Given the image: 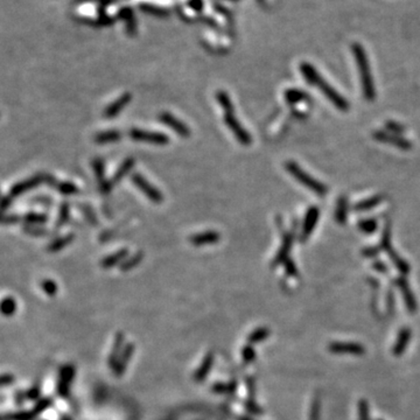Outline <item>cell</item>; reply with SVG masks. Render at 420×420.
<instances>
[{
  "instance_id": "obj_5",
  "label": "cell",
  "mask_w": 420,
  "mask_h": 420,
  "mask_svg": "<svg viewBox=\"0 0 420 420\" xmlns=\"http://www.w3.org/2000/svg\"><path fill=\"white\" fill-rule=\"evenodd\" d=\"M224 123H226L227 126L229 127V130L233 133V136L236 137V139L238 140L239 144L248 146L252 143L251 136H250L248 131L242 126L239 120L237 119V117L235 116V111L226 112V114H224Z\"/></svg>"
},
{
  "instance_id": "obj_11",
  "label": "cell",
  "mask_w": 420,
  "mask_h": 420,
  "mask_svg": "<svg viewBox=\"0 0 420 420\" xmlns=\"http://www.w3.org/2000/svg\"><path fill=\"white\" fill-rule=\"evenodd\" d=\"M328 349L333 354H350L355 356H361L365 352V348L363 345L356 342H332L328 345Z\"/></svg>"
},
{
  "instance_id": "obj_24",
  "label": "cell",
  "mask_w": 420,
  "mask_h": 420,
  "mask_svg": "<svg viewBox=\"0 0 420 420\" xmlns=\"http://www.w3.org/2000/svg\"><path fill=\"white\" fill-rule=\"evenodd\" d=\"M284 97L288 105H297L299 103H303V102L310 101V97L308 94H306L304 90H300V89H294V88L285 90Z\"/></svg>"
},
{
  "instance_id": "obj_20",
  "label": "cell",
  "mask_w": 420,
  "mask_h": 420,
  "mask_svg": "<svg viewBox=\"0 0 420 420\" xmlns=\"http://www.w3.org/2000/svg\"><path fill=\"white\" fill-rule=\"evenodd\" d=\"M214 354L211 351L207 352L206 355H204L203 360H202L200 367L197 368V370L195 371L194 374V381L196 382V383H202L203 381H206L208 376H209L211 368H213L214 364Z\"/></svg>"
},
{
  "instance_id": "obj_9",
  "label": "cell",
  "mask_w": 420,
  "mask_h": 420,
  "mask_svg": "<svg viewBox=\"0 0 420 420\" xmlns=\"http://www.w3.org/2000/svg\"><path fill=\"white\" fill-rule=\"evenodd\" d=\"M131 178H132L133 184L137 186L138 189H140V191L146 195V197L150 198L151 201L154 202V203H161L163 201V195L161 191H160L159 189H156L152 184H150L142 174L134 173Z\"/></svg>"
},
{
  "instance_id": "obj_34",
  "label": "cell",
  "mask_w": 420,
  "mask_h": 420,
  "mask_svg": "<svg viewBox=\"0 0 420 420\" xmlns=\"http://www.w3.org/2000/svg\"><path fill=\"white\" fill-rule=\"evenodd\" d=\"M25 223L28 224V226H41V224H44L48 221L47 215L44 214H38V213H30L26 214L24 216Z\"/></svg>"
},
{
  "instance_id": "obj_4",
  "label": "cell",
  "mask_w": 420,
  "mask_h": 420,
  "mask_svg": "<svg viewBox=\"0 0 420 420\" xmlns=\"http://www.w3.org/2000/svg\"><path fill=\"white\" fill-rule=\"evenodd\" d=\"M381 249L383 250L387 256H389L391 262H392L393 265L396 266L397 270L400 272V274L406 275L410 273L411 267H410L409 263H407L404 258L400 257L398 253L396 252V250H394L392 246V243H391V226L389 222L386 223L385 228L383 229V233H382Z\"/></svg>"
},
{
  "instance_id": "obj_55",
  "label": "cell",
  "mask_w": 420,
  "mask_h": 420,
  "mask_svg": "<svg viewBox=\"0 0 420 420\" xmlns=\"http://www.w3.org/2000/svg\"><path fill=\"white\" fill-rule=\"evenodd\" d=\"M373 267H374L375 270H376L377 272H380V273H383V274H386L387 272H389V268H387L386 264H384V263H383V262H381V261H376V262H374V263H373Z\"/></svg>"
},
{
  "instance_id": "obj_58",
  "label": "cell",
  "mask_w": 420,
  "mask_h": 420,
  "mask_svg": "<svg viewBox=\"0 0 420 420\" xmlns=\"http://www.w3.org/2000/svg\"><path fill=\"white\" fill-rule=\"evenodd\" d=\"M12 200H13V198H12L11 196H9V195H6V196H4L2 197V201H1V206H2V210H6L7 209V208L11 206V203H12Z\"/></svg>"
},
{
  "instance_id": "obj_22",
  "label": "cell",
  "mask_w": 420,
  "mask_h": 420,
  "mask_svg": "<svg viewBox=\"0 0 420 420\" xmlns=\"http://www.w3.org/2000/svg\"><path fill=\"white\" fill-rule=\"evenodd\" d=\"M46 184H48L49 186H52L57 191H60L61 194L63 195H73L76 194L78 191L77 186L72 184V182H61L57 181L55 178L52 175H48L46 174Z\"/></svg>"
},
{
  "instance_id": "obj_47",
  "label": "cell",
  "mask_w": 420,
  "mask_h": 420,
  "mask_svg": "<svg viewBox=\"0 0 420 420\" xmlns=\"http://www.w3.org/2000/svg\"><path fill=\"white\" fill-rule=\"evenodd\" d=\"M25 232L30 233L33 236H46L48 235L47 230H44L43 228H40L39 226H27L24 228Z\"/></svg>"
},
{
  "instance_id": "obj_60",
  "label": "cell",
  "mask_w": 420,
  "mask_h": 420,
  "mask_svg": "<svg viewBox=\"0 0 420 420\" xmlns=\"http://www.w3.org/2000/svg\"><path fill=\"white\" fill-rule=\"evenodd\" d=\"M61 420H72V419H70L68 416H63L62 418H61Z\"/></svg>"
},
{
  "instance_id": "obj_54",
  "label": "cell",
  "mask_w": 420,
  "mask_h": 420,
  "mask_svg": "<svg viewBox=\"0 0 420 420\" xmlns=\"http://www.w3.org/2000/svg\"><path fill=\"white\" fill-rule=\"evenodd\" d=\"M386 307H387V312L390 314L393 313L394 309V294L392 291L387 292V297H386Z\"/></svg>"
},
{
  "instance_id": "obj_41",
  "label": "cell",
  "mask_w": 420,
  "mask_h": 420,
  "mask_svg": "<svg viewBox=\"0 0 420 420\" xmlns=\"http://www.w3.org/2000/svg\"><path fill=\"white\" fill-rule=\"evenodd\" d=\"M41 288L49 297H54L57 293V284L50 279H44L41 283Z\"/></svg>"
},
{
  "instance_id": "obj_56",
  "label": "cell",
  "mask_w": 420,
  "mask_h": 420,
  "mask_svg": "<svg viewBox=\"0 0 420 420\" xmlns=\"http://www.w3.org/2000/svg\"><path fill=\"white\" fill-rule=\"evenodd\" d=\"M20 221V217L18 215H5L4 219H2V223L4 224H15Z\"/></svg>"
},
{
  "instance_id": "obj_10",
  "label": "cell",
  "mask_w": 420,
  "mask_h": 420,
  "mask_svg": "<svg viewBox=\"0 0 420 420\" xmlns=\"http://www.w3.org/2000/svg\"><path fill=\"white\" fill-rule=\"evenodd\" d=\"M394 284L399 288L400 293L403 294L404 303L406 305L407 310H409L410 313H416L417 309H418V304H417L415 294H413L411 287H410L409 281L404 278V275H400V277L396 278Z\"/></svg>"
},
{
  "instance_id": "obj_61",
  "label": "cell",
  "mask_w": 420,
  "mask_h": 420,
  "mask_svg": "<svg viewBox=\"0 0 420 420\" xmlns=\"http://www.w3.org/2000/svg\"><path fill=\"white\" fill-rule=\"evenodd\" d=\"M239 420H251V419L246 418V417H243V418H239Z\"/></svg>"
},
{
  "instance_id": "obj_40",
  "label": "cell",
  "mask_w": 420,
  "mask_h": 420,
  "mask_svg": "<svg viewBox=\"0 0 420 420\" xmlns=\"http://www.w3.org/2000/svg\"><path fill=\"white\" fill-rule=\"evenodd\" d=\"M242 360L245 364L252 363V362L256 360V350H255V348H253V345L248 344V343H246V345L243 347V349H242Z\"/></svg>"
},
{
  "instance_id": "obj_52",
  "label": "cell",
  "mask_w": 420,
  "mask_h": 420,
  "mask_svg": "<svg viewBox=\"0 0 420 420\" xmlns=\"http://www.w3.org/2000/svg\"><path fill=\"white\" fill-rule=\"evenodd\" d=\"M79 209H81L83 213H84V215H85V217L86 219H88V221L90 223H92V224H97V219H96V216H95V214H94V211H92L90 208L89 207H86V206H79Z\"/></svg>"
},
{
  "instance_id": "obj_37",
  "label": "cell",
  "mask_w": 420,
  "mask_h": 420,
  "mask_svg": "<svg viewBox=\"0 0 420 420\" xmlns=\"http://www.w3.org/2000/svg\"><path fill=\"white\" fill-rule=\"evenodd\" d=\"M143 257H144V256H143L142 252L136 253V255L132 256V257H131V258L126 259V261H124L123 263H121V264H120V270L124 271V272H126V271L131 270V268L136 267V266H138V265L140 264V263H142Z\"/></svg>"
},
{
  "instance_id": "obj_16",
  "label": "cell",
  "mask_w": 420,
  "mask_h": 420,
  "mask_svg": "<svg viewBox=\"0 0 420 420\" xmlns=\"http://www.w3.org/2000/svg\"><path fill=\"white\" fill-rule=\"evenodd\" d=\"M125 335L123 332H118L116 336H115L114 343H112V348L110 351V355H109L108 358V364L109 368L112 369L114 370L115 367H116V364L118 363V361H119L121 352H123L124 348H125Z\"/></svg>"
},
{
  "instance_id": "obj_53",
  "label": "cell",
  "mask_w": 420,
  "mask_h": 420,
  "mask_svg": "<svg viewBox=\"0 0 420 420\" xmlns=\"http://www.w3.org/2000/svg\"><path fill=\"white\" fill-rule=\"evenodd\" d=\"M211 391H213L214 393H220V394L228 393V383H222V382L215 383L214 385L211 386Z\"/></svg>"
},
{
  "instance_id": "obj_31",
  "label": "cell",
  "mask_w": 420,
  "mask_h": 420,
  "mask_svg": "<svg viewBox=\"0 0 420 420\" xmlns=\"http://www.w3.org/2000/svg\"><path fill=\"white\" fill-rule=\"evenodd\" d=\"M74 238H75V236H74L73 233H69V235H66V236H61V237H59V238H56L55 240H53V242L50 243L49 245H48L47 250L49 252L60 251V250L65 249L66 246H68L70 243L73 242Z\"/></svg>"
},
{
  "instance_id": "obj_32",
  "label": "cell",
  "mask_w": 420,
  "mask_h": 420,
  "mask_svg": "<svg viewBox=\"0 0 420 420\" xmlns=\"http://www.w3.org/2000/svg\"><path fill=\"white\" fill-rule=\"evenodd\" d=\"M216 98H217V101H219L221 108L223 109L224 114H226V112H233V111H235V107H233L231 99H230L229 95H228L226 91H223V90L217 91Z\"/></svg>"
},
{
  "instance_id": "obj_51",
  "label": "cell",
  "mask_w": 420,
  "mask_h": 420,
  "mask_svg": "<svg viewBox=\"0 0 420 420\" xmlns=\"http://www.w3.org/2000/svg\"><path fill=\"white\" fill-rule=\"evenodd\" d=\"M378 253H380V248H377V246H368V248L362 250V256L367 258L377 257Z\"/></svg>"
},
{
  "instance_id": "obj_19",
  "label": "cell",
  "mask_w": 420,
  "mask_h": 420,
  "mask_svg": "<svg viewBox=\"0 0 420 420\" xmlns=\"http://www.w3.org/2000/svg\"><path fill=\"white\" fill-rule=\"evenodd\" d=\"M132 101V95L130 92H125L120 97H118L114 103L108 105L104 110V116L107 118H114L120 114V111Z\"/></svg>"
},
{
  "instance_id": "obj_14",
  "label": "cell",
  "mask_w": 420,
  "mask_h": 420,
  "mask_svg": "<svg viewBox=\"0 0 420 420\" xmlns=\"http://www.w3.org/2000/svg\"><path fill=\"white\" fill-rule=\"evenodd\" d=\"M293 238H294V231H283V242H281L280 248H279L277 255L272 261L271 266L272 267H277L278 265L283 264L288 259V255H290L292 245H293Z\"/></svg>"
},
{
  "instance_id": "obj_45",
  "label": "cell",
  "mask_w": 420,
  "mask_h": 420,
  "mask_svg": "<svg viewBox=\"0 0 420 420\" xmlns=\"http://www.w3.org/2000/svg\"><path fill=\"white\" fill-rule=\"evenodd\" d=\"M320 411H321V403L319 398H314L310 405L309 420H320Z\"/></svg>"
},
{
  "instance_id": "obj_30",
  "label": "cell",
  "mask_w": 420,
  "mask_h": 420,
  "mask_svg": "<svg viewBox=\"0 0 420 420\" xmlns=\"http://www.w3.org/2000/svg\"><path fill=\"white\" fill-rule=\"evenodd\" d=\"M268 336H270V329L266 328V327H259V328L255 329L253 332L250 333L248 339H246V343H248V344L255 345L257 344V343L265 341Z\"/></svg>"
},
{
  "instance_id": "obj_15",
  "label": "cell",
  "mask_w": 420,
  "mask_h": 420,
  "mask_svg": "<svg viewBox=\"0 0 420 420\" xmlns=\"http://www.w3.org/2000/svg\"><path fill=\"white\" fill-rule=\"evenodd\" d=\"M159 119L162 124H165L166 126L171 127L175 133H178L181 137H189L191 136V130L187 125L182 123L181 120H179L178 118H175L173 115L168 114V112H162L159 115Z\"/></svg>"
},
{
  "instance_id": "obj_57",
  "label": "cell",
  "mask_w": 420,
  "mask_h": 420,
  "mask_svg": "<svg viewBox=\"0 0 420 420\" xmlns=\"http://www.w3.org/2000/svg\"><path fill=\"white\" fill-rule=\"evenodd\" d=\"M1 383H2V386H8V385H12V384L14 383V376L13 375H11V374H2V376H1Z\"/></svg>"
},
{
  "instance_id": "obj_44",
  "label": "cell",
  "mask_w": 420,
  "mask_h": 420,
  "mask_svg": "<svg viewBox=\"0 0 420 420\" xmlns=\"http://www.w3.org/2000/svg\"><path fill=\"white\" fill-rule=\"evenodd\" d=\"M358 420H370L369 404L364 399L360 400V403H358Z\"/></svg>"
},
{
  "instance_id": "obj_1",
  "label": "cell",
  "mask_w": 420,
  "mask_h": 420,
  "mask_svg": "<svg viewBox=\"0 0 420 420\" xmlns=\"http://www.w3.org/2000/svg\"><path fill=\"white\" fill-rule=\"evenodd\" d=\"M300 72L303 74L304 78L309 83L310 85L315 86V88L320 89V91L326 96L327 98L332 102L333 105L339 109L341 111H348L350 108V104L344 97H342L339 94L338 90H335L325 78L320 75L319 72H316V69L310 65V63L303 62L300 65Z\"/></svg>"
},
{
  "instance_id": "obj_42",
  "label": "cell",
  "mask_w": 420,
  "mask_h": 420,
  "mask_svg": "<svg viewBox=\"0 0 420 420\" xmlns=\"http://www.w3.org/2000/svg\"><path fill=\"white\" fill-rule=\"evenodd\" d=\"M385 129H386V131H389V132L394 133V134H399V136H402V134L406 131V127L404 126V125L397 123V121H393V120H387L386 121Z\"/></svg>"
},
{
  "instance_id": "obj_2",
  "label": "cell",
  "mask_w": 420,
  "mask_h": 420,
  "mask_svg": "<svg viewBox=\"0 0 420 420\" xmlns=\"http://www.w3.org/2000/svg\"><path fill=\"white\" fill-rule=\"evenodd\" d=\"M351 52L352 55H354L356 63H357L358 73H360L363 97L367 99V101H374V99L376 98V89H375V82L373 75H371L370 65H369L367 53H365L362 44L357 42L351 44Z\"/></svg>"
},
{
  "instance_id": "obj_18",
  "label": "cell",
  "mask_w": 420,
  "mask_h": 420,
  "mask_svg": "<svg viewBox=\"0 0 420 420\" xmlns=\"http://www.w3.org/2000/svg\"><path fill=\"white\" fill-rule=\"evenodd\" d=\"M221 239V235L219 231H214V230H208V231L195 233V235L189 237V242L195 246H203L216 244Z\"/></svg>"
},
{
  "instance_id": "obj_38",
  "label": "cell",
  "mask_w": 420,
  "mask_h": 420,
  "mask_svg": "<svg viewBox=\"0 0 420 420\" xmlns=\"http://www.w3.org/2000/svg\"><path fill=\"white\" fill-rule=\"evenodd\" d=\"M17 310V303L12 297H7L2 300L1 303V313L5 316H11L13 315Z\"/></svg>"
},
{
  "instance_id": "obj_29",
  "label": "cell",
  "mask_w": 420,
  "mask_h": 420,
  "mask_svg": "<svg viewBox=\"0 0 420 420\" xmlns=\"http://www.w3.org/2000/svg\"><path fill=\"white\" fill-rule=\"evenodd\" d=\"M121 138V133L118 130H108L99 132L95 136V142L97 144L117 143Z\"/></svg>"
},
{
  "instance_id": "obj_25",
  "label": "cell",
  "mask_w": 420,
  "mask_h": 420,
  "mask_svg": "<svg viewBox=\"0 0 420 420\" xmlns=\"http://www.w3.org/2000/svg\"><path fill=\"white\" fill-rule=\"evenodd\" d=\"M348 209H349L348 198L342 195V196L338 200V203H336V208H335V220L336 222L341 224V226H343V224L347 222Z\"/></svg>"
},
{
  "instance_id": "obj_28",
  "label": "cell",
  "mask_w": 420,
  "mask_h": 420,
  "mask_svg": "<svg viewBox=\"0 0 420 420\" xmlns=\"http://www.w3.org/2000/svg\"><path fill=\"white\" fill-rule=\"evenodd\" d=\"M133 166H134L133 158H127L126 160H125V161L119 166V168L117 169V172L115 173L114 178L110 180V185L112 186V187H114L116 184H118V182H119L121 179L127 174V173L131 172V169L133 168Z\"/></svg>"
},
{
  "instance_id": "obj_33",
  "label": "cell",
  "mask_w": 420,
  "mask_h": 420,
  "mask_svg": "<svg viewBox=\"0 0 420 420\" xmlns=\"http://www.w3.org/2000/svg\"><path fill=\"white\" fill-rule=\"evenodd\" d=\"M357 226H358V229H360L362 232L367 233V235H370V233H374L377 230L378 222L376 219H365V220L358 221Z\"/></svg>"
},
{
  "instance_id": "obj_13",
  "label": "cell",
  "mask_w": 420,
  "mask_h": 420,
  "mask_svg": "<svg viewBox=\"0 0 420 420\" xmlns=\"http://www.w3.org/2000/svg\"><path fill=\"white\" fill-rule=\"evenodd\" d=\"M319 217H320L319 208H317L316 206H312L310 208H308L303 223V229H301V236H300L301 242H305L307 238H309V236L312 235L313 230L315 229L317 221H319Z\"/></svg>"
},
{
  "instance_id": "obj_27",
  "label": "cell",
  "mask_w": 420,
  "mask_h": 420,
  "mask_svg": "<svg viewBox=\"0 0 420 420\" xmlns=\"http://www.w3.org/2000/svg\"><path fill=\"white\" fill-rule=\"evenodd\" d=\"M126 256H127V249H121L116 253H112V255L108 256V257H105L104 259H102L101 266L103 268L114 267V266H116L118 264H121V263L124 262V259L126 258Z\"/></svg>"
},
{
  "instance_id": "obj_50",
  "label": "cell",
  "mask_w": 420,
  "mask_h": 420,
  "mask_svg": "<svg viewBox=\"0 0 420 420\" xmlns=\"http://www.w3.org/2000/svg\"><path fill=\"white\" fill-rule=\"evenodd\" d=\"M27 399H28L27 398V392H25V391H22V390L15 391V394H14L15 405H17V406H22Z\"/></svg>"
},
{
  "instance_id": "obj_21",
  "label": "cell",
  "mask_w": 420,
  "mask_h": 420,
  "mask_svg": "<svg viewBox=\"0 0 420 420\" xmlns=\"http://www.w3.org/2000/svg\"><path fill=\"white\" fill-rule=\"evenodd\" d=\"M92 167H94L95 175H96V178H97L99 189H101V191L103 194H108L109 191H110L112 189V186L110 185V181L105 180L103 160L99 159V158H96L94 161H92Z\"/></svg>"
},
{
  "instance_id": "obj_17",
  "label": "cell",
  "mask_w": 420,
  "mask_h": 420,
  "mask_svg": "<svg viewBox=\"0 0 420 420\" xmlns=\"http://www.w3.org/2000/svg\"><path fill=\"white\" fill-rule=\"evenodd\" d=\"M134 351H136V345H134V343H126V344H125V348L123 352H121L119 361H118V363L114 369L115 375H116L117 377H121L125 371H126L127 365H129L130 361L132 360Z\"/></svg>"
},
{
  "instance_id": "obj_43",
  "label": "cell",
  "mask_w": 420,
  "mask_h": 420,
  "mask_svg": "<svg viewBox=\"0 0 420 420\" xmlns=\"http://www.w3.org/2000/svg\"><path fill=\"white\" fill-rule=\"evenodd\" d=\"M40 394H41V381L35 382L33 385H32L31 389L27 391V398L30 400H33V402H38V400L40 399Z\"/></svg>"
},
{
  "instance_id": "obj_12",
  "label": "cell",
  "mask_w": 420,
  "mask_h": 420,
  "mask_svg": "<svg viewBox=\"0 0 420 420\" xmlns=\"http://www.w3.org/2000/svg\"><path fill=\"white\" fill-rule=\"evenodd\" d=\"M43 182H46V174L34 175L33 178L19 182V184H15L13 187H12L11 191H9L8 195L12 198H14V197L19 196V195L26 193V191H32V189L38 187V186L43 184Z\"/></svg>"
},
{
  "instance_id": "obj_39",
  "label": "cell",
  "mask_w": 420,
  "mask_h": 420,
  "mask_svg": "<svg viewBox=\"0 0 420 420\" xmlns=\"http://www.w3.org/2000/svg\"><path fill=\"white\" fill-rule=\"evenodd\" d=\"M69 210H70V207H69L68 202H62V204H61V208H60L59 220H57V222H56L57 229H59V228H61L62 226H65V224L68 222Z\"/></svg>"
},
{
  "instance_id": "obj_48",
  "label": "cell",
  "mask_w": 420,
  "mask_h": 420,
  "mask_svg": "<svg viewBox=\"0 0 420 420\" xmlns=\"http://www.w3.org/2000/svg\"><path fill=\"white\" fill-rule=\"evenodd\" d=\"M245 407H246V410H248V411L250 412V413H252V415H262L263 413V409L261 406L258 405L257 403H256V400L255 399H248L245 402Z\"/></svg>"
},
{
  "instance_id": "obj_36",
  "label": "cell",
  "mask_w": 420,
  "mask_h": 420,
  "mask_svg": "<svg viewBox=\"0 0 420 420\" xmlns=\"http://www.w3.org/2000/svg\"><path fill=\"white\" fill-rule=\"evenodd\" d=\"M35 418H37V416L34 415L32 410H30V411H19L15 413L4 415L2 420H34Z\"/></svg>"
},
{
  "instance_id": "obj_23",
  "label": "cell",
  "mask_w": 420,
  "mask_h": 420,
  "mask_svg": "<svg viewBox=\"0 0 420 420\" xmlns=\"http://www.w3.org/2000/svg\"><path fill=\"white\" fill-rule=\"evenodd\" d=\"M412 332L410 328H403L399 330L398 338H397L396 342H394L392 352L394 356H400L403 355V352L406 350L407 344H409L410 340H411Z\"/></svg>"
},
{
  "instance_id": "obj_62",
  "label": "cell",
  "mask_w": 420,
  "mask_h": 420,
  "mask_svg": "<svg viewBox=\"0 0 420 420\" xmlns=\"http://www.w3.org/2000/svg\"><path fill=\"white\" fill-rule=\"evenodd\" d=\"M378 420H381V419H378Z\"/></svg>"
},
{
  "instance_id": "obj_46",
  "label": "cell",
  "mask_w": 420,
  "mask_h": 420,
  "mask_svg": "<svg viewBox=\"0 0 420 420\" xmlns=\"http://www.w3.org/2000/svg\"><path fill=\"white\" fill-rule=\"evenodd\" d=\"M284 265H285V271H286L287 275H290V277H297V275L299 274V271H298L296 263L292 261L291 258H288L287 261L284 263Z\"/></svg>"
},
{
  "instance_id": "obj_59",
  "label": "cell",
  "mask_w": 420,
  "mask_h": 420,
  "mask_svg": "<svg viewBox=\"0 0 420 420\" xmlns=\"http://www.w3.org/2000/svg\"><path fill=\"white\" fill-rule=\"evenodd\" d=\"M236 389H237V382L233 380L230 381L229 383H228V393L233 394L236 392Z\"/></svg>"
},
{
  "instance_id": "obj_7",
  "label": "cell",
  "mask_w": 420,
  "mask_h": 420,
  "mask_svg": "<svg viewBox=\"0 0 420 420\" xmlns=\"http://www.w3.org/2000/svg\"><path fill=\"white\" fill-rule=\"evenodd\" d=\"M373 138L375 140L380 143L389 144V145L396 146L398 149L403 151H409L412 149V143L410 140H407L406 138H404L399 134L391 133L389 131H383V130H377L373 133Z\"/></svg>"
},
{
  "instance_id": "obj_3",
  "label": "cell",
  "mask_w": 420,
  "mask_h": 420,
  "mask_svg": "<svg viewBox=\"0 0 420 420\" xmlns=\"http://www.w3.org/2000/svg\"><path fill=\"white\" fill-rule=\"evenodd\" d=\"M285 169H286V172L290 173L298 182H300V184L305 186L307 189L312 191L313 193L319 195L320 197L326 196V195L328 194V187H327L325 184L314 179L312 175H309L308 173L305 172L304 169L294 161L285 162Z\"/></svg>"
},
{
  "instance_id": "obj_35",
  "label": "cell",
  "mask_w": 420,
  "mask_h": 420,
  "mask_svg": "<svg viewBox=\"0 0 420 420\" xmlns=\"http://www.w3.org/2000/svg\"><path fill=\"white\" fill-rule=\"evenodd\" d=\"M52 405H53V398H50V397H44V398H40L38 402H35L32 411H33L34 415L38 417L40 416L41 413L47 411V410Z\"/></svg>"
},
{
  "instance_id": "obj_8",
  "label": "cell",
  "mask_w": 420,
  "mask_h": 420,
  "mask_svg": "<svg viewBox=\"0 0 420 420\" xmlns=\"http://www.w3.org/2000/svg\"><path fill=\"white\" fill-rule=\"evenodd\" d=\"M130 137L136 142H143L153 144V145H167L169 143L168 137L163 133L151 132V131L142 130V129H132L130 130Z\"/></svg>"
},
{
  "instance_id": "obj_6",
  "label": "cell",
  "mask_w": 420,
  "mask_h": 420,
  "mask_svg": "<svg viewBox=\"0 0 420 420\" xmlns=\"http://www.w3.org/2000/svg\"><path fill=\"white\" fill-rule=\"evenodd\" d=\"M75 374L76 369L73 364H67L61 369L56 384V392L61 398H68L69 397L70 387H72V383L75 378Z\"/></svg>"
},
{
  "instance_id": "obj_26",
  "label": "cell",
  "mask_w": 420,
  "mask_h": 420,
  "mask_svg": "<svg viewBox=\"0 0 420 420\" xmlns=\"http://www.w3.org/2000/svg\"><path fill=\"white\" fill-rule=\"evenodd\" d=\"M383 195H375V196L365 198V200H362L358 202V203H356L355 206L352 207V209L355 211H358V213H361V211H369L374 209V208H376L378 204L383 202Z\"/></svg>"
},
{
  "instance_id": "obj_49",
  "label": "cell",
  "mask_w": 420,
  "mask_h": 420,
  "mask_svg": "<svg viewBox=\"0 0 420 420\" xmlns=\"http://www.w3.org/2000/svg\"><path fill=\"white\" fill-rule=\"evenodd\" d=\"M246 390L249 393V399H255L256 397V381L253 377L246 378Z\"/></svg>"
}]
</instances>
